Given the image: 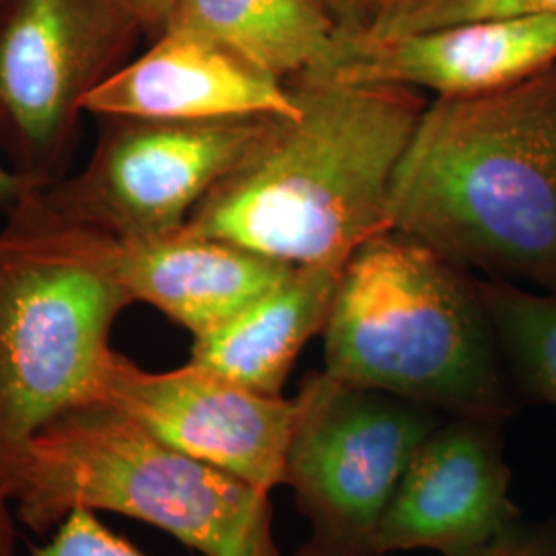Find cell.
<instances>
[{"label": "cell", "mask_w": 556, "mask_h": 556, "mask_svg": "<svg viewBox=\"0 0 556 556\" xmlns=\"http://www.w3.org/2000/svg\"><path fill=\"white\" fill-rule=\"evenodd\" d=\"M478 291L519 404L556 410V289L478 278Z\"/></svg>", "instance_id": "cell-16"}, {"label": "cell", "mask_w": 556, "mask_h": 556, "mask_svg": "<svg viewBox=\"0 0 556 556\" xmlns=\"http://www.w3.org/2000/svg\"><path fill=\"white\" fill-rule=\"evenodd\" d=\"M100 118H299L285 80L190 31L165 29L85 100Z\"/></svg>", "instance_id": "cell-12"}, {"label": "cell", "mask_w": 556, "mask_h": 556, "mask_svg": "<svg viewBox=\"0 0 556 556\" xmlns=\"http://www.w3.org/2000/svg\"><path fill=\"white\" fill-rule=\"evenodd\" d=\"M346 262L295 266L238 314L192 337L188 363L264 396H282L299 353L326 328Z\"/></svg>", "instance_id": "cell-14"}, {"label": "cell", "mask_w": 556, "mask_h": 556, "mask_svg": "<svg viewBox=\"0 0 556 556\" xmlns=\"http://www.w3.org/2000/svg\"><path fill=\"white\" fill-rule=\"evenodd\" d=\"M0 229V495L11 503L29 447L56 418L100 402L119 314L135 301L114 238L56 215L38 190Z\"/></svg>", "instance_id": "cell-4"}, {"label": "cell", "mask_w": 556, "mask_h": 556, "mask_svg": "<svg viewBox=\"0 0 556 556\" xmlns=\"http://www.w3.org/2000/svg\"><path fill=\"white\" fill-rule=\"evenodd\" d=\"M130 4L139 15L144 36L153 41L165 34L176 0H130Z\"/></svg>", "instance_id": "cell-21"}, {"label": "cell", "mask_w": 556, "mask_h": 556, "mask_svg": "<svg viewBox=\"0 0 556 556\" xmlns=\"http://www.w3.org/2000/svg\"><path fill=\"white\" fill-rule=\"evenodd\" d=\"M324 371L344 383L507 425L521 408L478 278L383 229L346 262L324 328Z\"/></svg>", "instance_id": "cell-3"}, {"label": "cell", "mask_w": 556, "mask_h": 556, "mask_svg": "<svg viewBox=\"0 0 556 556\" xmlns=\"http://www.w3.org/2000/svg\"><path fill=\"white\" fill-rule=\"evenodd\" d=\"M142 36L130 0H0V155L25 190L64 178L85 100Z\"/></svg>", "instance_id": "cell-7"}, {"label": "cell", "mask_w": 556, "mask_h": 556, "mask_svg": "<svg viewBox=\"0 0 556 556\" xmlns=\"http://www.w3.org/2000/svg\"><path fill=\"white\" fill-rule=\"evenodd\" d=\"M503 427L445 417L420 443L379 521L378 556L435 551L468 556L523 516L511 498Z\"/></svg>", "instance_id": "cell-10"}, {"label": "cell", "mask_w": 556, "mask_h": 556, "mask_svg": "<svg viewBox=\"0 0 556 556\" xmlns=\"http://www.w3.org/2000/svg\"><path fill=\"white\" fill-rule=\"evenodd\" d=\"M100 402L186 456L270 495L285 484L295 396H264L192 363L149 371L114 351Z\"/></svg>", "instance_id": "cell-9"}, {"label": "cell", "mask_w": 556, "mask_h": 556, "mask_svg": "<svg viewBox=\"0 0 556 556\" xmlns=\"http://www.w3.org/2000/svg\"><path fill=\"white\" fill-rule=\"evenodd\" d=\"M556 62V17L480 21L400 38L338 34L332 60L309 71L349 85H400L438 98H477Z\"/></svg>", "instance_id": "cell-11"}, {"label": "cell", "mask_w": 556, "mask_h": 556, "mask_svg": "<svg viewBox=\"0 0 556 556\" xmlns=\"http://www.w3.org/2000/svg\"><path fill=\"white\" fill-rule=\"evenodd\" d=\"M301 108L200 202L181 227L291 266L351 258L390 229L397 163L429 101L400 85L285 80Z\"/></svg>", "instance_id": "cell-1"}, {"label": "cell", "mask_w": 556, "mask_h": 556, "mask_svg": "<svg viewBox=\"0 0 556 556\" xmlns=\"http://www.w3.org/2000/svg\"><path fill=\"white\" fill-rule=\"evenodd\" d=\"M31 556H147L132 542L110 530L96 511L75 509L48 542L31 548Z\"/></svg>", "instance_id": "cell-18"}, {"label": "cell", "mask_w": 556, "mask_h": 556, "mask_svg": "<svg viewBox=\"0 0 556 556\" xmlns=\"http://www.w3.org/2000/svg\"><path fill=\"white\" fill-rule=\"evenodd\" d=\"M556 17V0H378L365 38H400L480 21Z\"/></svg>", "instance_id": "cell-17"}, {"label": "cell", "mask_w": 556, "mask_h": 556, "mask_svg": "<svg viewBox=\"0 0 556 556\" xmlns=\"http://www.w3.org/2000/svg\"><path fill=\"white\" fill-rule=\"evenodd\" d=\"M319 4L337 21L342 34L355 36L365 31L374 17L378 0H318Z\"/></svg>", "instance_id": "cell-20"}, {"label": "cell", "mask_w": 556, "mask_h": 556, "mask_svg": "<svg viewBox=\"0 0 556 556\" xmlns=\"http://www.w3.org/2000/svg\"><path fill=\"white\" fill-rule=\"evenodd\" d=\"M23 192H25L23 184L11 174V169L0 160V204L2 206L13 204Z\"/></svg>", "instance_id": "cell-23"}, {"label": "cell", "mask_w": 556, "mask_h": 556, "mask_svg": "<svg viewBox=\"0 0 556 556\" xmlns=\"http://www.w3.org/2000/svg\"><path fill=\"white\" fill-rule=\"evenodd\" d=\"M278 119L110 118L79 174L38 194L60 217L110 238L167 236L258 149Z\"/></svg>", "instance_id": "cell-8"}, {"label": "cell", "mask_w": 556, "mask_h": 556, "mask_svg": "<svg viewBox=\"0 0 556 556\" xmlns=\"http://www.w3.org/2000/svg\"><path fill=\"white\" fill-rule=\"evenodd\" d=\"M167 29L215 41L280 80L324 68L340 34L318 0H176Z\"/></svg>", "instance_id": "cell-15"}, {"label": "cell", "mask_w": 556, "mask_h": 556, "mask_svg": "<svg viewBox=\"0 0 556 556\" xmlns=\"http://www.w3.org/2000/svg\"><path fill=\"white\" fill-rule=\"evenodd\" d=\"M388 223L468 273L556 289V62L495 93L429 101Z\"/></svg>", "instance_id": "cell-2"}, {"label": "cell", "mask_w": 556, "mask_h": 556, "mask_svg": "<svg viewBox=\"0 0 556 556\" xmlns=\"http://www.w3.org/2000/svg\"><path fill=\"white\" fill-rule=\"evenodd\" d=\"M285 486L309 532L295 556H378L379 521L443 415L417 402L309 374L299 388Z\"/></svg>", "instance_id": "cell-6"}, {"label": "cell", "mask_w": 556, "mask_h": 556, "mask_svg": "<svg viewBox=\"0 0 556 556\" xmlns=\"http://www.w3.org/2000/svg\"><path fill=\"white\" fill-rule=\"evenodd\" d=\"M112 266L135 303L160 309L192 337L231 318L295 268L184 229L157 238L114 239Z\"/></svg>", "instance_id": "cell-13"}, {"label": "cell", "mask_w": 556, "mask_h": 556, "mask_svg": "<svg viewBox=\"0 0 556 556\" xmlns=\"http://www.w3.org/2000/svg\"><path fill=\"white\" fill-rule=\"evenodd\" d=\"M11 505L38 534L89 509L139 519L202 556H282L270 495L169 447L103 402L36 435Z\"/></svg>", "instance_id": "cell-5"}, {"label": "cell", "mask_w": 556, "mask_h": 556, "mask_svg": "<svg viewBox=\"0 0 556 556\" xmlns=\"http://www.w3.org/2000/svg\"><path fill=\"white\" fill-rule=\"evenodd\" d=\"M17 523L13 505L0 495V556H17Z\"/></svg>", "instance_id": "cell-22"}, {"label": "cell", "mask_w": 556, "mask_h": 556, "mask_svg": "<svg viewBox=\"0 0 556 556\" xmlns=\"http://www.w3.org/2000/svg\"><path fill=\"white\" fill-rule=\"evenodd\" d=\"M468 556H556V514L536 521L523 517L503 536Z\"/></svg>", "instance_id": "cell-19"}]
</instances>
